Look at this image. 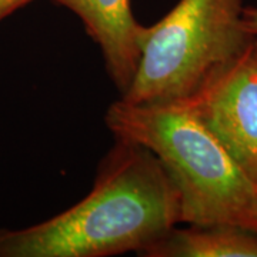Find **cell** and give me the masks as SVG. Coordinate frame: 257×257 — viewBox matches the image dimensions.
<instances>
[{
  "label": "cell",
  "mask_w": 257,
  "mask_h": 257,
  "mask_svg": "<svg viewBox=\"0 0 257 257\" xmlns=\"http://www.w3.org/2000/svg\"><path fill=\"white\" fill-rule=\"evenodd\" d=\"M183 100L257 182V37Z\"/></svg>",
  "instance_id": "4"
},
{
  "label": "cell",
  "mask_w": 257,
  "mask_h": 257,
  "mask_svg": "<svg viewBox=\"0 0 257 257\" xmlns=\"http://www.w3.org/2000/svg\"><path fill=\"white\" fill-rule=\"evenodd\" d=\"M180 223V197L165 166L124 138L100 162L90 193L23 229H0V257L142 254Z\"/></svg>",
  "instance_id": "1"
},
{
  "label": "cell",
  "mask_w": 257,
  "mask_h": 257,
  "mask_svg": "<svg viewBox=\"0 0 257 257\" xmlns=\"http://www.w3.org/2000/svg\"><path fill=\"white\" fill-rule=\"evenodd\" d=\"M32 0H0V20Z\"/></svg>",
  "instance_id": "8"
},
{
  "label": "cell",
  "mask_w": 257,
  "mask_h": 257,
  "mask_svg": "<svg viewBox=\"0 0 257 257\" xmlns=\"http://www.w3.org/2000/svg\"><path fill=\"white\" fill-rule=\"evenodd\" d=\"M243 23L248 35L257 37V8H244Z\"/></svg>",
  "instance_id": "7"
},
{
  "label": "cell",
  "mask_w": 257,
  "mask_h": 257,
  "mask_svg": "<svg viewBox=\"0 0 257 257\" xmlns=\"http://www.w3.org/2000/svg\"><path fill=\"white\" fill-rule=\"evenodd\" d=\"M145 257H257V231L231 224L176 226Z\"/></svg>",
  "instance_id": "6"
},
{
  "label": "cell",
  "mask_w": 257,
  "mask_h": 257,
  "mask_svg": "<svg viewBox=\"0 0 257 257\" xmlns=\"http://www.w3.org/2000/svg\"><path fill=\"white\" fill-rule=\"evenodd\" d=\"M73 12L99 46L106 70L119 92L130 87L140 60L145 26L133 16L130 0H55Z\"/></svg>",
  "instance_id": "5"
},
{
  "label": "cell",
  "mask_w": 257,
  "mask_h": 257,
  "mask_svg": "<svg viewBox=\"0 0 257 257\" xmlns=\"http://www.w3.org/2000/svg\"><path fill=\"white\" fill-rule=\"evenodd\" d=\"M243 10V0H179L143 29L138 70L121 100L150 104L192 96L253 39Z\"/></svg>",
  "instance_id": "3"
},
{
  "label": "cell",
  "mask_w": 257,
  "mask_h": 257,
  "mask_svg": "<svg viewBox=\"0 0 257 257\" xmlns=\"http://www.w3.org/2000/svg\"><path fill=\"white\" fill-rule=\"evenodd\" d=\"M114 138L147 147L180 197L182 224H231L257 231V182L184 100L111 103L104 116Z\"/></svg>",
  "instance_id": "2"
}]
</instances>
